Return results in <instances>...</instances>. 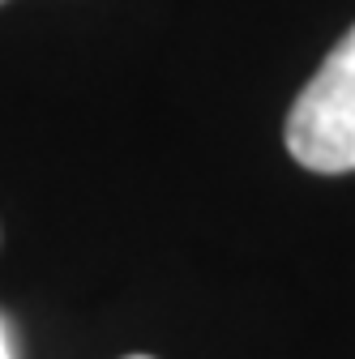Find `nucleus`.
<instances>
[{
    "label": "nucleus",
    "instance_id": "1",
    "mask_svg": "<svg viewBox=\"0 0 355 359\" xmlns=\"http://www.w3.org/2000/svg\"><path fill=\"white\" fill-rule=\"evenodd\" d=\"M283 137L291 158L308 171H355V26L300 90Z\"/></svg>",
    "mask_w": 355,
    "mask_h": 359
},
{
    "label": "nucleus",
    "instance_id": "4",
    "mask_svg": "<svg viewBox=\"0 0 355 359\" xmlns=\"http://www.w3.org/2000/svg\"><path fill=\"white\" fill-rule=\"evenodd\" d=\"M0 5H5V0H0Z\"/></svg>",
    "mask_w": 355,
    "mask_h": 359
},
{
    "label": "nucleus",
    "instance_id": "2",
    "mask_svg": "<svg viewBox=\"0 0 355 359\" xmlns=\"http://www.w3.org/2000/svg\"><path fill=\"white\" fill-rule=\"evenodd\" d=\"M0 359H13L9 355V342H5V330H0Z\"/></svg>",
    "mask_w": 355,
    "mask_h": 359
},
{
    "label": "nucleus",
    "instance_id": "3",
    "mask_svg": "<svg viewBox=\"0 0 355 359\" xmlns=\"http://www.w3.org/2000/svg\"><path fill=\"white\" fill-rule=\"evenodd\" d=\"M128 359H150V355H128Z\"/></svg>",
    "mask_w": 355,
    "mask_h": 359
}]
</instances>
